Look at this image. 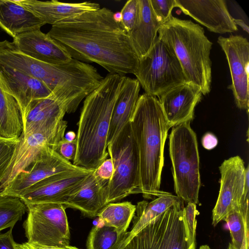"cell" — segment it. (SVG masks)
Returning <instances> with one entry per match:
<instances>
[{"instance_id":"cell-41","label":"cell","mask_w":249,"mask_h":249,"mask_svg":"<svg viewBox=\"0 0 249 249\" xmlns=\"http://www.w3.org/2000/svg\"><path fill=\"white\" fill-rule=\"evenodd\" d=\"M65 249H79L76 247H72V246H71L70 245L67 246L66 247H65Z\"/></svg>"},{"instance_id":"cell-24","label":"cell","mask_w":249,"mask_h":249,"mask_svg":"<svg viewBox=\"0 0 249 249\" xmlns=\"http://www.w3.org/2000/svg\"><path fill=\"white\" fill-rule=\"evenodd\" d=\"M23 131L20 106L13 96L4 91L0 82V136L18 138Z\"/></svg>"},{"instance_id":"cell-42","label":"cell","mask_w":249,"mask_h":249,"mask_svg":"<svg viewBox=\"0 0 249 249\" xmlns=\"http://www.w3.org/2000/svg\"><path fill=\"white\" fill-rule=\"evenodd\" d=\"M228 249H235L231 243H229Z\"/></svg>"},{"instance_id":"cell-36","label":"cell","mask_w":249,"mask_h":249,"mask_svg":"<svg viewBox=\"0 0 249 249\" xmlns=\"http://www.w3.org/2000/svg\"><path fill=\"white\" fill-rule=\"evenodd\" d=\"M16 243L14 240L12 229L5 233H0V249H16Z\"/></svg>"},{"instance_id":"cell-17","label":"cell","mask_w":249,"mask_h":249,"mask_svg":"<svg viewBox=\"0 0 249 249\" xmlns=\"http://www.w3.org/2000/svg\"><path fill=\"white\" fill-rule=\"evenodd\" d=\"M12 42L21 53L44 63L62 64L72 59L62 45L40 29L19 35Z\"/></svg>"},{"instance_id":"cell-8","label":"cell","mask_w":249,"mask_h":249,"mask_svg":"<svg viewBox=\"0 0 249 249\" xmlns=\"http://www.w3.org/2000/svg\"><path fill=\"white\" fill-rule=\"evenodd\" d=\"M134 74L145 93L155 97L188 82L174 51L158 36L148 52L138 59Z\"/></svg>"},{"instance_id":"cell-31","label":"cell","mask_w":249,"mask_h":249,"mask_svg":"<svg viewBox=\"0 0 249 249\" xmlns=\"http://www.w3.org/2000/svg\"><path fill=\"white\" fill-rule=\"evenodd\" d=\"M18 142L19 138H7L0 136V184Z\"/></svg>"},{"instance_id":"cell-9","label":"cell","mask_w":249,"mask_h":249,"mask_svg":"<svg viewBox=\"0 0 249 249\" xmlns=\"http://www.w3.org/2000/svg\"><path fill=\"white\" fill-rule=\"evenodd\" d=\"M26 205L28 214L23 226L26 242L58 248L69 245L70 232L63 204L45 203Z\"/></svg>"},{"instance_id":"cell-1","label":"cell","mask_w":249,"mask_h":249,"mask_svg":"<svg viewBox=\"0 0 249 249\" xmlns=\"http://www.w3.org/2000/svg\"><path fill=\"white\" fill-rule=\"evenodd\" d=\"M47 34L72 58L97 63L111 74L125 76L136 71L139 59L128 35L107 8L63 20Z\"/></svg>"},{"instance_id":"cell-25","label":"cell","mask_w":249,"mask_h":249,"mask_svg":"<svg viewBox=\"0 0 249 249\" xmlns=\"http://www.w3.org/2000/svg\"><path fill=\"white\" fill-rule=\"evenodd\" d=\"M180 198L169 193L158 196L148 202L143 200L137 203L136 214L133 217V225L130 231L126 232L124 236H131L154 218L173 206Z\"/></svg>"},{"instance_id":"cell-44","label":"cell","mask_w":249,"mask_h":249,"mask_svg":"<svg viewBox=\"0 0 249 249\" xmlns=\"http://www.w3.org/2000/svg\"><path fill=\"white\" fill-rule=\"evenodd\" d=\"M199 249H204V245L201 246L199 248Z\"/></svg>"},{"instance_id":"cell-26","label":"cell","mask_w":249,"mask_h":249,"mask_svg":"<svg viewBox=\"0 0 249 249\" xmlns=\"http://www.w3.org/2000/svg\"><path fill=\"white\" fill-rule=\"evenodd\" d=\"M136 206L131 202L110 203L105 206L98 213L104 223L115 228L120 233L126 232L136 212Z\"/></svg>"},{"instance_id":"cell-15","label":"cell","mask_w":249,"mask_h":249,"mask_svg":"<svg viewBox=\"0 0 249 249\" xmlns=\"http://www.w3.org/2000/svg\"><path fill=\"white\" fill-rule=\"evenodd\" d=\"M202 93L196 85L186 82L170 89L158 96L164 115L171 127L191 122Z\"/></svg>"},{"instance_id":"cell-13","label":"cell","mask_w":249,"mask_h":249,"mask_svg":"<svg viewBox=\"0 0 249 249\" xmlns=\"http://www.w3.org/2000/svg\"><path fill=\"white\" fill-rule=\"evenodd\" d=\"M219 169L221 174L220 190L212 214L214 227L231 211L239 209L245 191L246 167L239 156L224 160Z\"/></svg>"},{"instance_id":"cell-21","label":"cell","mask_w":249,"mask_h":249,"mask_svg":"<svg viewBox=\"0 0 249 249\" xmlns=\"http://www.w3.org/2000/svg\"><path fill=\"white\" fill-rule=\"evenodd\" d=\"M95 171V170H94ZM107 183L91 173L81 187L69 197L64 205L66 208L77 209L89 217L97 216L107 205L105 186Z\"/></svg>"},{"instance_id":"cell-29","label":"cell","mask_w":249,"mask_h":249,"mask_svg":"<svg viewBox=\"0 0 249 249\" xmlns=\"http://www.w3.org/2000/svg\"><path fill=\"white\" fill-rule=\"evenodd\" d=\"M27 211L26 204L20 198L0 195V231L13 229Z\"/></svg>"},{"instance_id":"cell-19","label":"cell","mask_w":249,"mask_h":249,"mask_svg":"<svg viewBox=\"0 0 249 249\" xmlns=\"http://www.w3.org/2000/svg\"><path fill=\"white\" fill-rule=\"evenodd\" d=\"M54 150L49 139L40 133L21 134L19 142L0 184V192L17 175L25 170L46 147Z\"/></svg>"},{"instance_id":"cell-18","label":"cell","mask_w":249,"mask_h":249,"mask_svg":"<svg viewBox=\"0 0 249 249\" xmlns=\"http://www.w3.org/2000/svg\"><path fill=\"white\" fill-rule=\"evenodd\" d=\"M20 5L32 12L45 24L52 26L59 22L88 12L100 9L99 3L91 1L67 3L56 0H16Z\"/></svg>"},{"instance_id":"cell-5","label":"cell","mask_w":249,"mask_h":249,"mask_svg":"<svg viewBox=\"0 0 249 249\" xmlns=\"http://www.w3.org/2000/svg\"><path fill=\"white\" fill-rule=\"evenodd\" d=\"M190 122L172 127L169 151L177 196L186 203H199V156L196 136Z\"/></svg>"},{"instance_id":"cell-3","label":"cell","mask_w":249,"mask_h":249,"mask_svg":"<svg viewBox=\"0 0 249 249\" xmlns=\"http://www.w3.org/2000/svg\"><path fill=\"white\" fill-rule=\"evenodd\" d=\"M124 76L108 74L85 98L77 123L74 165L95 170L107 159L111 117Z\"/></svg>"},{"instance_id":"cell-12","label":"cell","mask_w":249,"mask_h":249,"mask_svg":"<svg viewBox=\"0 0 249 249\" xmlns=\"http://www.w3.org/2000/svg\"><path fill=\"white\" fill-rule=\"evenodd\" d=\"M48 146L23 171L2 190L0 195L19 197L27 189L39 181L58 173L81 170Z\"/></svg>"},{"instance_id":"cell-2","label":"cell","mask_w":249,"mask_h":249,"mask_svg":"<svg viewBox=\"0 0 249 249\" xmlns=\"http://www.w3.org/2000/svg\"><path fill=\"white\" fill-rule=\"evenodd\" d=\"M140 163V191L154 199L166 192L160 190L164 148L171 127L158 99L143 93L139 96L129 121Z\"/></svg>"},{"instance_id":"cell-20","label":"cell","mask_w":249,"mask_h":249,"mask_svg":"<svg viewBox=\"0 0 249 249\" xmlns=\"http://www.w3.org/2000/svg\"><path fill=\"white\" fill-rule=\"evenodd\" d=\"M140 87L136 79L124 76L112 113L107 138V145L129 122L140 96Z\"/></svg>"},{"instance_id":"cell-4","label":"cell","mask_w":249,"mask_h":249,"mask_svg":"<svg viewBox=\"0 0 249 249\" xmlns=\"http://www.w3.org/2000/svg\"><path fill=\"white\" fill-rule=\"evenodd\" d=\"M158 37L170 47L179 61L187 82L197 86L203 95L211 90L213 43L203 28L191 20L172 16L158 31Z\"/></svg>"},{"instance_id":"cell-22","label":"cell","mask_w":249,"mask_h":249,"mask_svg":"<svg viewBox=\"0 0 249 249\" xmlns=\"http://www.w3.org/2000/svg\"><path fill=\"white\" fill-rule=\"evenodd\" d=\"M45 24L16 0H0V27L13 38Z\"/></svg>"},{"instance_id":"cell-27","label":"cell","mask_w":249,"mask_h":249,"mask_svg":"<svg viewBox=\"0 0 249 249\" xmlns=\"http://www.w3.org/2000/svg\"><path fill=\"white\" fill-rule=\"evenodd\" d=\"M125 233H120L115 228L101 221L91 230L87 239V248L118 249Z\"/></svg>"},{"instance_id":"cell-43","label":"cell","mask_w":249,"mask_h":249,"mask_svg":"<svg viewBox=\"0 0 249 249\" xmlns=\"http://www.w3.org/2000/svg\"><path fill=\"white\" fill-rule=\"evenodd\" d=\"M204 249H211L210 248L208 245H204Z\"/></svg>"},{"instance_id":"cell-11","label":"cell","mask_w":249,"mask_h":249,"mask_svg":"<svg viewBox=\"0 0 249 249\" xmlns=\"http://www.w3.org/2000/svg\"><path fill=\"white\" fill-rule=\"evenodd\" d=\"M217 43L226 56L231 77L229 89L235 103L241 109L249 107V42L241 36H220Z\"/></svg>"},{"instance_id":"cell-35","label":"cell","mask_w":249,"mask_h":249,"mask_svg":"<svg viewBox=\"0 0 249 249\" xmlns=\"http://www.w3.org/2000/svg\"><path fill=\"white\" fill-rule=\"evenodd\" d=\"M94 173L98 178L107 183L113 173V164L111 159H106L95 169Z\"/></svg>"},{"instance_id":"cell-23","label":"cell","mask_w":249,"mask_h":249,"mask_svg":"<svg viewBox=\"0 0 249 249\" xmlns=\"http://www.w3.org/2000/svg\"><path fill=\"white\" fill-rule=\"evenodd\" d=\"M140 15L138 23L128 34L132 48L138 59L146 54L153 45L162 25L153 12L150 0H139Z\"/></svg>"},{"instance_id":"cell-33","label":"cell","mask_w":249,"mask_h":249,"mask_svg":"<svg viewBox=\"0 0 249 249\" xmlns=\"http://www.w3.org/2000/svg\"><path fill=\"white\" fill-rule=\"evenodd\" d=\"M150 2L158 20L162 24L172 16V11L176 7V0H150Z\"/></svg>"},{"instance_id":"cell-37","label":"cell","mask_w":249,"mask_h":249,"mask_svg":"<svg viewBox=\"0 0 249 249\" xmlns=\"http://www.w3.org/2000/svg\"><path fill=\"white\" fill-rule=\"evenodd\" d=\"M202 146L207 150L214 148L218 143V140L214 135L211 133H206L202 139Z\"/></svg>"},{"instance_id":"cell-32","label":"cell","mask_w":249,"mask_h":249,"mask_svg":"<svg viewBox=\"0 0 249 249\" xmlns=\"http://www.w3.org/2000/svg\"><path fill=\"white\" fill-rule=\"evenodd\" d=\"M184 219L188 236V244L190 249H196V216L199 214L196 204L188 203L184 208Z\"/></svg>"},{"instance_id":"cell-10","label":"cell","mask_w":249,"mask_h":249,"mask_svg":"<svg viewBox=\"0 0 249 249\" xmlns=\"http://www.w3.org/2000/svg\"><path fill=\"white\" fill-rule=\"evenodd\" d=\"M94 170L83 168L52 175L31 186L18 198L26 205L45 203L64 205Z\"/></svg>"},{"instance_id":"cell-6","label":"cell","mask_w":249,"mask_h":249,"mask_svg":"<svg viewBox=\"0 0 249 249\" xmlns=\"http://www.w3.org/2000/svg\"><path fill=\"white\" fill-rule=\"evenodd\" d=\"M183 202L180 199L134 234L124 235L118 249H190Z\"/></svg>"},{"instance_id":"cell-14","label":"cell","mask_w":249,"mask_h":249,"mask_svg":"<svg viewBox=\"0 0 249 249\" xmlns=\"http://www.w3.org/2000/svg\"><path fill=\"white\" fill-rule=\"evenodd\" d=\"M176 7L210 31L225 34L238 30L224 0H176Z\"/></svg>"},{"instance_id":"cell-34","label":"cell","mask_w":249,"mask_h":249,"mask_svg":"<svg viewBox=\"0 0 249 249\" xmlns=\"http://www.w3.org/2000/svg\"><path fill=\"white\" fill-rule=\"evenodd\" d=\"M76 150V138L72 141H67L64 138L60 142L55 151L63 158L70 161L74 160Z\"/></svg>"},{"instance_id":"cell-16","label":"cell","mask_w":249,"mask_h":249,"mask_svg":"<svg viewBox=\"0 0 249 249\" xmlns=\"http://www.w3.org/2000/svg\"><path fill=\"white\" fill-rule=\"evenodd\" d=\"M0 82L21 108L23 121L31 103L48 97L52 92L41 81L24 72L0 65Z\"/></svg>"},{"instance_id":"cell-38","label":"cell","mask_w":249,"mask_h":249,"mask_svg":"<svg viewBox=\"0 0 249 249\" xmlns=\"http://www.w3.org/2000/svg\"><path fill=\"white\" fill-rule=\"evenodd\" d=\"M27 246L29 248V249H65V248H58L54 247H47L41 246L37 244H29L27 242H26Z\"/></svg>"},{"instance_id":"cell-39","label":"cell","mask_w":249,"mask_h":249,"mask_svg":"<svg viewBox=\"0 0 249 249\" xmlns=\"http://www.w3.org/2000/svg\"><path fill=\"white\" fill-rule=\"evenodd\" d=\"M233 21L236 26L238 25L241 27L245 31L249 33V26L244 22V21L240 19L233 18Z\"/></svg>"},{"instance_id":"cell-7","label":"cell","mask_w":249,"mask_h":249,"mask_svg":"<svg viewBox=\"0 0 249 249\" xmlns=\"http://www.w3.org/2000/svg\"><path fill=\"white\" fill-rule=\"evenodd\" d=\"M107 149L113 173L105 186L107 204L140 193L139 157L130 122L107 145Z\"/></svg>"},{"instance_id":"cell-40","label":"cell","mask_w":249,"mask_h":249,"mask_svg":"<svg viewBox=\"0 0 249 249\" xmlns=\"http://www.w3.org/2000/svg\"><path fill=\"white\" fill-rule=\"evenodd\" d=\"M64 138L69 141H72L76 139V134L72 131H69L65 135Z\"/></svg>"},{"instance_id":"cell-30","label":"cell","mask_w":249,"mask_h":249,"mask_svg":"<svg viewBox=\"0 0 249 249\" xmlns=\"http://www.w3.org/2000/svg\"><path fill=\"white\" fill-rule=\"evenodd\" d=\"M120 23L124 31L129 34L139 21L140 6L139 0H128L120 12Z\"/></svg>"},{"instance_id":"cell-28","label":"cell","mask_w":249,"mask_h":249,"mask_svg":"<svg viewBox=\"0 0 249 249\" xmlns=\"http://www.w3.org/2000/svg\"><path fill=\"white\" fill-rule=\"evenodd\" d=\"M230 231L231 244L235 249H249V218L239 209L230 212L224 218Z\"/></svg>"}]
</instances>
